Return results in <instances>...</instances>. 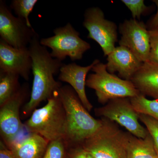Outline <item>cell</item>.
Segmentation results:
<instances>
[{"label":"cell","mask_w":158,"mask_h":158,"mask_svg":"<svg viewBox=\"0 0 158 158\" xmlns=\"http://www.w3.org/2000/svg\"><path fill=\"white\" fill-rule=\"evenodd\" d=\"M40 40L37 34L28 46L32 60L33 80L30 100L23 109V114L26 116L32 114L41 102L48 100L62 86L55 80L54 76L59 73L64 64L52 57Z\"/></svg>","instance_id":"6da1fadb"},{"label":"cell","mask_w":158,"mask_h":158,"mask_svg":"<svg viewBox=\"0 0 158 158\" xmlns=\"http://www.w3.org/2000/svg\"><path fill=\"white\" fill-rule=\"evenodd\" d=\"M58 94L66 115L67 148L81 145L101 127L102 118L97 119L90 115L69 85L62 86Z\"/></svg>","instance_id":"7a4b0ae2"},{"label":"cell","mask_w":158,"mask_h":158,"mask_svg":"<svg viewBox=\"0 0 158 158\" xmlns=\"http://www.w3.org/2000/svg\"><path fill=\"white\" fill-rule=\"evenodd\" d=\"M24 126L29 132L38 134L49 142L59 138L65 140L66 115L58 91L48 100L44 106L33 111Z\"/></svg>","instance_id":"3957f363"},{"label":"cell","mask_w":158,"mask_h":158,"mask_svg":"<svg viewBox=\"0 0 158 158\" xmlns=\"http://www.w3.org/2000/svg\"><path fill=\"white\" fill-rule=\"evenodd\" d=\"M102 119L101 127L81 145L95 158H127L130 133L122 131L107 118Z\"/></svg>","instance_id":"277c9868"},{"label":"cell","mask_w":158,"mask_h":158,"mask_svg":"<svg viewBox=\"0 0 158 158\" xmlns=\"http://www.w3.org/2000/svg\"><path fill=\"white\" fill-rule=\"evenodd\" d=\"M91 70L94 73L88 76L86 86L95 90L98 101L102 104L115 99L131 98L141 94L131 81L109 73L106 64L99 62Z\"/></svg>","instance_id":"5b68a950"},{"label":"cell","mask_w":158,"mask_h":158,"mask_svg":"<svg viewBox=\"0 0 158 158\" xmlns=\"http://www.w3.org/2000/svg\"><path fill=\"white\" fill-rule=\"evenodd\" d=\"M53 36L42 38L41 45L50 48L51 55L62 61L69 57L72 61L81 60L91 48L90 44L81 38L80 33L70 23L53 30Z\"/></svg>","instance_id":"8992f818"},{"label":"cell","mask_w":158,"mask_h":158,"mask_svg":"<svg viewBox=\"0 0 158 158\" xmlns=\"http://www.w3.org/2000/svg\"><path fill=\"white\" fill-rule=\"evenodd\" d=\"M94 113L97 116L120 125L137 138H145L149 133L139 123V113L133 107L130 98L110 100L103 106L95 109Z\"/></svg>","instance_id":"52a82bcc"},{"label":"cell","mask_w":158,"mask_h":158,"mask_svg":"<svg viewBox=\"0 0 158 158\" xmlns=\"http://www.w3.org/2000/svg\"><path fill=\"white\" fill-rule=\"evenodd\" d=\"M83 26L88 31V38L100 45L105 56H108L115 48L117 41L116 24L105 18L104 13L97 7L86 9Z\"/></svg>","instance_id":"ba28073f"},{"label":"cell","mask_w":158,"mask_h":158,"mask_svg":"<svg viewBox=\"0 0 158 158\" xmlns=\"http://www.w3.org/2000/svg\"><path fill=\"white\" fill-rule=\"evenodd\" d=\"M31 93L28 85L25 83L10 99L0 106V132L8 148L16 141L22 129L20 108L26 99L31 96Z\"/></svg>","instance_id":"9c48e42d"},{"label":"cell","mask_w":158,"mask_h":158,"mask_svg":"<svg viewBox=\"0 0 158 158\" xmlns=\"http://www.w3.org/2000/svg\"><path fill=\"white\" fill-rule=\"evenodd\" d=\"M37 34L25 20L12 14L6 2L0 1V39L15 48H25Z\"/></svg>","instance_id":"30bf717a"},{"label":"cell","mask_w":158,"mask_h":158,"mask_svg":"<svg viewBox=\"0 0 158 158\" xmlns=\"http://www.w3.org/2000/svg\"><path fill=\"white\" fill-rule=\"evenodd\" d=\"M121 34L119 46L127 48L141 62H148L150 53V34L146 26L136 19L126 20L119 27Z\"/></svg>","instance_id":"8fae6325"},{"label":"cell","mask_w":158,"mask_h":158,"mask_svg":"<svg viewBox=\"0 0 158 158\" xmlns=\"http://www.w3.org/2000/svg\"><path fill=\"white\" fill-rule=\"evenodd\" d=\"M32 60L28 47L16 48L0 39V71L18 75L29 81Z\"/></svg>","instance_id":"7c38bea8"},{"label":"cell","mask_w":158,"mask_h":158,"mask_svg":"<svg viewBox=\"0 0 158 158\" xmlns=\"http://www.w3.org/2000/svg\"><path fill=\"white\" fill-rule=\"evenodd\" d=\"M99 62L98 59H95L87 66H81L75 62L64 64L60 69L58 77L59 81L69 84L88 112L91 111L93 106L88 100L85 91L87 76L94 66Z\"/></svg>","instance_id":"4fadbf2b"},{"label":"cell","mask_w":158,"mask_h":158,"mask_svg":"<svg viewBox=\"0 0 158 158\" xmlns=\"http://www.w3.org/2000/svg\"><path fill=\"white\" fill-rule=\"evenodd\" d=\"M107 69L110 73L118 72L124 80L130 81L143 64L127 48L119 46L107 56Z\"/></svg>","instance_id":"5bb4252c"},{"label":"cell","mask_w":158,"mask_h":158,"mask_svg":"<svg viewBox=\"0 0 158 158\" xmlns=\"http://www.w3.org/2000/svg\"><path fill=\"white\" fill-rule=\"evenodd\" d=\"M130 81L141 94L158 100V65L144 62Z\"/></svg>","instance_id":"9a60e30c"},{"label":"cell","mask_w":158,"mask_h":158,"mask_svg":"<svg viewBox=\"0 0 158 158\" xmlns=\"http://www.w3.org/2000/svg\"><path fill=\"white\" fill-rule=\"evenodd\" d=\"M49 141L35 133L19 142H15L9 148L15 158H42Z\"/></svg>","instance_id":"2e32d148"},{"label":"cell","mask_w":158,"mask_h":158,"mask_svg":"<svg viewBox=\"0 0 158 158\" xmlns=\"http://www.w3.org/2000/svg\"><path fill=\"white\" fill-rule=\"evenodd\" d=\"M127 158H157L151 136L138 138L130 134L127 145Z\"/></svg>","instance_id":"e0dca14e"},{"label":"cell","mask_w":158,"mask_h":158,"mask_svg":"<svg viewBox=\"0 0 158 158\" xmlns=\"http://www.w3.org/2000/svg\"><path fill=\"white\" fill-rule=\"evenodd\" d=\"M19 76L15 74L0 71V106L18 92L20 86Z\"/></svg>","instance_id":"ac0fdd59"},{"label":"cell","mask_w":158,"mask_h":158,"mask_svg":"<svg viewBox=\"0 0 158 158\" xmlns=\"http://www.w3.org/2000/svg\"><path fill=\"white\" fill-rule=\"evenodd\" d=\"M130 100L139 114L148 115L158 121V100L148 99L141 94L130 98Z\"/></svg>","instance_id":"d6986e66"},{"label":"cell","mask_w":158,"mask_h":158,"mask_svg":"<svg viewBox=\"0 0 158 158\" xmlns=\"http://www.w3.org/2000/svg\"><path fill=\"white\" fill-rule=\"evenodd\" d=\"M38 2L37 0H12L10 7L17 17L24 20L29 27H33L29 17Z\"/></svg>","instance_id":"ffe728a7"},{"label":"cell","mask_w":158,"mask_h":158,"mask_svg":"<svg viewBox=\"0 0 158 158\" xmlns=\"http://www.w3.org/2000/svg\"><path fill=\"white\" fill-rule=\"evenodd\" d=\"M67 148L63 138L50 141L42 158H65Z\"/></svg>","instance_id":"44dd1931"},{"label":"cell","mask_w":158,"mask_h":158,"mask_svg":"<svg viewBox=\"0 0 158 158\" xmlns=\"http://www.w3.org/2000/svg\"><path fill=\"white\" fill-rule=\"evenodd\" d=\"M139 119L145 126L151 136L158 157V121L148 115L143 114H139Z\"/></svg>","instance_id":"7402d4cb"},{"label":"cell","mask_w":158,"mask_h":158,"mask_svg":"<svg viewBox=\"0 0 158 158\" xmlns=\"http://www.w3.org/2000/svg\"><path fill=\"white\" fill-rule=\"evenodd\" d=\"M122 2L131 11L134 19H140L141 15L149 10V8L144 4L143 0H122Z\"/></svg>","instance_id":"603a6c76"},{"label":"cell","mask_w":158,"mask_h":158,"mask_svg":"<svg viewBox=\"0 0 158 158\" xmlns=\"http://www.w3.org/2000/svg\"><path fill=\"white\" fill-rule=\"evenodd\" d=\"M149 31L150 50L148 62L158 65V29Z\"/></svg>","instance_id":"cb8c5ba5"},{"label":"cell","mask_w":158,"mask_h":158,"mask_svg":"<svg viewBox=\"0 0 158 158\" xmlns=\"http://www.w3.org/2000/svg\"><path fill=\"white\" fill-rule=\"evenodd\" d=\"M65 158H95L81 145L71 146L66 151Z\"/></svg>","instance_id":"d4e9b609"},{"label":"cell","mask_w":158,"mask_h":158,"mask_svg":"<svg viewBox=\"0 0 158 158\" xmlns=\"http://www.w3.org/2000/svg\"><path fill=\"white\" fill-rule=\"evenodd\" d=\"M4 142L0 143V158H15L12 152L5 145Z\"/></svg>","instance_id":"484cf974"},{"label":"cell","mask_w":158,"mask_h":158,"mask_svg":"<svg viewBox=\"0 0 158 158\" xmlns=\"http://www.w3.org/2000/svg\"><path fill=\"white\" fill-rule=\"evenodd\" d=\"M155 3L157 7V11L149 23V30H154L158 29V0L153 1Z\"/></svg>","instance_id":"4316f807"},{"label":"cell","mask_w":158,"mask_h":158,"mask_svg":"<svg viewBox=\"0 0 158 158\" xmlns=\"http://www.w3.org/2000/svg\"><path fill=\"white\" fill-rule=\"evenodd\" d=\"M157 158H158V157Z\"/></svg>","instance_id":"83f0119b"}]
</instances>
